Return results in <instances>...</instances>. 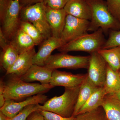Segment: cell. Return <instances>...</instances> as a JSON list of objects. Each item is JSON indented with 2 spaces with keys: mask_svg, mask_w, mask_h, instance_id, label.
Listing matches in <instances>:
<instances>
[{
  "mask_svg": "<svg viewBox=\"0 0 120 120\" xmlns=\"http://www.w3.org/2000/svg\"><path fill=\"white\" fill-rule=\"evenodd\" d=\"M10 75L7 82H4V95L6 100L19 101L35 95L45 94L54 87L50 84L27 82L16 75Z\"/></svg>",
  "mask_w": 120,
  "mask_h": 120,
  "instance_id": "6da1fadb",
  "label": "cell"
},
{
  "mask_svg": "<svg viewBox=\"0 0 120 120\" xmlns=\"http://www.w3.org/2000/svg\"><path fill=\"white\" fill-rule=\"evenodd\" d=\"M80 86L65 88L63 94L54 97L43 105H39V109L52 112L64 117L73 116Z\"/></svg>",
  "mask_w": 120,
  "mask_h": 120,
  "instance_id": "7a4b0ae2",
  "label": "cell"
},
{
  "mask_svg": "<svg viewBox=\"0 0 120 120\" xmlns=\"http://www.w3.org/2000/svg\"><path fill=\"white\" fill-rule=\"evenodd\" d=\"M92 16L88 31L101 28L105 34L109 30H120V23L114 17L105 0H90Z\"/></svg>",
  "mask_w": 120,
  "mask_h": 120,
  "instance_id": "3957f363",
  "label": "cell"
},
{
  "mask_svg": "<svg viewBox=\"0 0 120 120\" xmlns=\"http://www.w3.org/2000/svg\"><path fill=\"white\" fill-rule=\"evenodd\" d=\"M101 28L92 34L82 35L57 49L60 52L82 51L91 54L102 49L106 40Z\"/></svg>",
  "mask_w": 120,
  "mask_h": 120,
  "instance_id": "277c9868",
  "label": "cell"
},
{
  "mask_svg": "<svg viewBox=\"0 0 120 120\" xmlns=\"http://www.w3.org/2000/svg\"><path fill=\"white\" fill-rule=\"evenodd\" d=\"M21 20L32 23L39 30L45 39L52 37L46 16V6L43 2L37 3L21 8Z\"/></svg>",
  "mask_w": 120,
  "mask_h": 120,
  "instance_id": "5b68a950",
  "label": "cell"
},
{
  "mask_svg": "<svg viewBox=\"0 0 120 120\" xmlns=\"http://www.w3.org/2000/svg\"><path fill=\"white\" fill-rule=\"evenodd\" d=\"M90 59V56H72L67 53L60 52L51 55L46 60L45 66L52 70L60 68L88 69Z\"/></svg>",
  "mask_w": 120,
  "mask_h": 120,
  "instance_id": "8992f818",
  "label": "cell"
},
{
  "mask_svg": "<svg viewBox=\"0 0 120 120\" xmlns=\"http://www.w3.org/2000/svg\"><path fill=\"white\" fill-rule=\"evenodd\" d=\"M21 8L20 0H11L3 18L0 20L4 34L10 41L20 28Z\"/></svg>",
  "mask_w": 120,
  "mask_h": 120,
  "instance_id": "52a82bcc",
  "label": "cell"
},
{
  "mask_svg": "<svg viewBox=\"0 0 120 120\" xmlns=\"http://www.w3.org/2000/svg\"><path fill=\"white\" fill-rule=\"evenodd\" d=\"M107 64L98 52L90 54L87 78L97 87L105 85Z\"/></svg>",
  "mask_w": 120,
  "mask_h": 120,
  "instance_id": "ba28073f",
  "label": "cell"
},
{
  "mask_svg": "<svg viewBox=\"0 0 120 120\" xmlns=\"http://www.w3.org/2000/svg\"><path fill=\"white\" fill-rule=\"evenodd\" d=\"M90 21L67 15L60 38L65 44L87 33Z\"/></svg>",
  "mask_w": 120,
  "mask_h": 120,
  "instance_id": "9c48e42d",
  "label": "cell"
},
{
  "mask_svg": "<svg viewBox=\"0 0 120 120\" xmlns=\"http://www.w3.org/2000/svg\"><path fill=\"white\" fill-rule=\"evenodd\" d=\"M48 100L47 96L44 94H40L29 97L20 101L6 100L4 105L0 108V112L8 117L11 118L16 116L24 107L29 105L44 104Z\"/></svg>",
  "mask_w": 120,
  "mask_h": 120,
  "instance_id": "30bf717a",
  "label": "cell"
},
{
  "mask_svg": "<svg viewBox=\"0 0 120 120\" xmlns=\"http://www.w3.org/2000/svg\"><path fill=\"white\" fill-rule=\"evenodd\" d=\"M85 74H73L54 69L53 71L50 84L54 87L57 86L65 88H73L81 86L87 77Z\"/></svg>",
  "mask_w": 120,
  "mask_h": 120,
  "instance_id": "8fae6325",
  "label": "cell"
},
{
  "mask_svg": "<svg viewBox=\"0 0 120 120\" xmlns=\"http://www.w3.org/2000/svg\"><path fill=\"white\" fill-rule=\"evenodd\" d=\"M60 38L52 37L45 39L41 45L38 51L33 59V64L45 66L46 60L51 56L54 50L64 45Z\"/></svg>",
  "mask_w": 120,
  "mask_h": 120,
  "instance_id": "7c38bea8",
  "label": "cell"
},
{
  "mask_svg": "<svg viewBox=\"0 0 120 120\" xmlns=\"http://www.w3.org/2000/svg\"><path fill=\"white\" fill-rule=\"evenodd\" d=\"M68 14L64 8L54 9L46 6V16L52 36L60 38Z\"/></svg>",
  "mask_w": 120,
  "mask_h": 120,
  "instance_id": "4fadbf2b",
  "label": "cell"
},
{
  "mask_svg": "<svg viewBox=\"0 0 120 120\" xmlns=\"http://www.w3.org/2000/svg\"><path fill=\"white\" fill-rule=\"evenodd\" d=\"M34 47L20 54L14 64L6 71V75H13L21 77L33 64V60L36 53Z\"/></svg>",
  "mask_w": 120,
  "mask_h": 120,
  "instance_id": "5bb4252c",
  "label": "cell"
},
{
  "mask_svg": "<svg viewBox=\"0 0 120 120\" xmlns=\"http://www.w3.org/2000/svg\"><path fill=\"white\" fill-rule=\"evenodd\" d=\"M64 9L68 15L90 21L92 12L90 0H69Z\"/></svg>",
  "mask_w": 120,
  "mask_h": 120,
  "instance_id": "9a60e30c",
  "label": "cell"
},
{
  "mask_svg": "<svg viewBox=\"0 0 120 120\" xmlns=\"http://www.w3.org/2000/svg\"><path fill=\"white\" fill-rule=\"evenodd\" d=\"M53 71L45 66L33 64L20 78L22 80L27 82L38 81L41 84H49L51 81Z\"/></svg>",
  "mask_w": 120,
  "mask_h": 120,
  "instance_id": "2e32d148",
  "label": "cell"
},
{
  "mask_svg": "<svg viewBox=\"0 0 120 120\" xmlns=\"http://www.w3.org/2000/svg\"><path fill=\"white\" fill-rule=\"evenodd\" d=\"M9 43L20 53L34 47V41L26 33L19 28L9 41Z\"/></svg>",
  "mask_w": 120,
  "mask_h": 120,
  "instance_id": "e0dca14e",
  "label": "cell"
},
{
  "mask_svg": "<svg viewBox=\"0 0 120 120\" xmlns=\"http://www.w3.org/2000/svg\"><path fill=\"white\" fill-rule=\"evenodd\" d=\"M106 95L104 87H97L77 115L93 111L101 106Z\"/></svg>",
  "mask_w": 120,
  "mask_h": 120,
  "instance_id": "ac0fdd59",
  "label": "cell"
},
{
  "mask_svg": "<svg viewBox=\"0 0 120 120\" xmlns=\"http://www.w3.org/2000/svg\"><path fill=\"white\" fill-rule=\"evenodd\" d=\"M97 87L88 79L87 75V77L80 86L73 116L75 117L77 115L79 110L88 101Z\"/></svg>",
  "mask_w": 120,
  "mask_h": 120,
  "instance_id": "d6986e66",
  "label": "cell"
},
{
  "mask_svg": "<svg viewBox=\"0 0 120 120\" xmlns=\"http://www.w3.org/2000/svg\"><path fill=\"white\" fill-rule=\"evenodd\" d=\"M102 107L107 120H120V101L107 95L105 96Z\"/></svg>",
  "mask_w": 120,
  "mask_h": 120,
  "instance_id": "ffe728a7",
  "label": "cell"
},
{
  "mask_svg": "<svg viewBox=\"0 0 120 120\" xmlns=\"http://www.w3.org/2000/svg\"><path fill=\"white\" fill-rule=\"evenodd\" d=\"M98 52L113 70L119 71L120 69V46L101 49Z\"/></svg>",
  "mask_w": 120,
  "mask_h": 120,
  "instance_id": "44dd1931",
  "label": "cell"
},
{
  "mask_svg": "<svg viewBox=\"0 0 120 120\" xmlns=\"http://www.w3.org/2000/svg\"><path fill=\"white\" fill-rule=\"evenodd\" d=\"M104 87L106 95L114 94L120 89L119 71H114L108 64Z\"/></svg>",
  "mask_w": 120,
  "mask_h": 120,
  "instance_id": "7402d4cb",
  "label": "cell"
},
{
  "mask_svg": "<svg viewBox=\"0 0 120 120\" xmlns=\"http://www.w3.org/2000/svg\"><path fill=\"white\" fill-rule=\"evenodd\" d=\"M19 54L9 43L2 49L0 56V63L2 68L7 71L13 64Z\"/></svg>",
  "mask_w": 120,
  "mask_h": 120,
  "instance_id": "603a6c76",
  "label": "cell"
},
{
  "mask_svg": "<svg viewBox=\"0 0 120 120\" xmlns=\"http://www.w3.org/2000/svg\"><path fill=\"white\" fill-rule=\"evenodd\" d=\"M20 28L32 39L35 45H41L45 40L39 30L30 22L21 20Z\"/></svg>",
  "mask_w": 120,
  "mask_h": 120,
  "instance_id": "cb8c5ba5",
  "label": "cell"
},
{
  "mask_svg": "<svg viewBox=\"0 0 120 120\" xmlns=\"http://www.w3.org/2000/svg\"><path fill=\"white\" fill-rule=\"evenodd\" d=\"M75 117L76 120H107L102 106L93 111L78 114Z\"/></svg>",
  "mask_w": 120,
  "mask_h": 120,
  "instance_id": "d4e9b609",
  "label": "cell"
},
{
  "mask_svg": "<svg viewBox=\"0 0 120 120\" xmlns=\"http://www.w3.org/2000/svg\"><path fill=\"white\" fill-rule=\"evenodd\" d=\"M39 104H33L26 106L16 116L11 118L8 117L7 120H26L32 112L40 110Z\"/></svg>",
  "mask_w": 120,
  "mask_h": 120,
  "instance_id": "484cf974",
  "label": "cell"
},
{
  "mask_svg": "<svg viewBox=\"0 0 120 120\" xmlns=\"http://www.w3.org/2000/svg\"><path fill=\"white\" fill-rule=\"evenodd\" d=\"M120 46V30H111L102 49Z\"/></svg>",
  "mask_w": 120,
  "mask_h": 120,
  "instance_id": "4316f807",
  "label": "cell"
},
{
  "mask_svg": "<svg viewBox=\"0 0 120 120\" xmlns=\"http://www.w3.org/2000/svg\"><path fill=\"white\" fill-rule=\"evenodd\" d=\"M112 15L120 23V0H106Z\"/></svg>",
  "mask_w": 120,
  "mask_h": 120,
  "instance_id": "83f0119b",
  "label": "cell"
},
{
  "mask_svg": "<svg viewBox=\"0 0 120 120\" xmlns=\"http://www.w3.org/2000/svg\"><path fill=\"white\" fill-rule=\"evenodd\" d=\"M69 0H44L43 3L46 7L54 9L64 8Z\"/></svg>",
  "mask_w": 120,
  "mask_h": 120,
  "instance_id": "f1b7e54d",
  "label": "cell"
},
{
  "mask_svg": "<svg viewBox=\"0 0 120 120\" xmlns=\"http://www.w3.org/2000/svg\"><path fill=\"white\" fill-rule=\"evenodd\" d=\"M40 111L43 115L45 120H76L75 117H64L52 112L44 110H40Z\"/></svg>",
  "mask_w": 120,
  "mask_h": 120,
  "instance_id": "f546056e",
  "label": "cell"
},
{
  "mask_svg": "<svg viewBox=\"0 0 120 120\" xmlns=\"http://www.w3.org/2000/svg\"><path fill=\"white\" fill-rule=\"evenodd\" d=\"M11 0H0V19L3 18Z\"/></svg>",
  "mask_w": 120,
  "mask_h": 120,
  "instance_id": "4dcf8cb0",
  "label": "cell"
},
{
  "mask_svg": "<svg viewBox=\"0 0 120 120\" xmlns=\"http://www.w3.org/2000/svg\"><path fill=\"white\" fill-rule=\"evenodd\" d=\"M26 120H45V118L40 110H37L31 113Z\"/></svg>",
  "mask_w": 120,
  "mask_h": 120,
  "instance_id": "1f68e13d",
  "label": "cell"
},
{
  "mask_svg": "<svg viewBox=\"0 0 120 120\" xmlns=\"http://www.w3.org/2000/svg\"><path fill=\"white\" fill-rule=\"evenodd\" d=\"M9 44V41L4 34L1 28H0V46L3 49Z\"/></svg>",
  "mask_w": 120,
  "mask_h": 120,
  "instance_id": "d6a6232c",
  "label": "cell"
},
{
  "mask_svg": "<svg viewBox=\"0 0 120 120\" xmlns=\"http://www.w3.org/2000/svg\"><path fill=\"white\" fill-rule=\"evenodd\" d=\"M44 0H20L21 8L35 4L37 3L43 2Z\"/></svg>",
  "mask_w": 120,
  "mask_h": 120,
  "instance_id": "836d02e7",
  "label": "cell"
},
{
  "mask_svg": "<svg viewBox=\"0 0 120 120\" xmlns=\"http://www.w3.org/2000/svg\"><path fill=\"white\" fill-rule=\"evenodd\" d=\"M4 82L1 80L0 82V108H1L5 103V100L4 95Z\"/></svg>",
  "mask_w": 120,
  "mask_h": 120,
  "instance_id": "e575fe53",
  "label": "cell"
},
{
  "mask_svg": "<svg viewBox=\"0 0 120 120\" xmlns=\"http://www.w3.org/2000/svg\"><path fill=\"white\" fill-rule=\"evenodd\" d=\"M110 96L120 101V89L117 92L112 94H108Z\"/></svg>",
  "mask_w": 120,
  "mask_h": 120,
  "instance_id": "d590c367",
  "label": "cell"
},
{
  "mask_svg": "<svg viewBox=\"0 0 120 120\" xmlns=\"http://www.w3.org/2000/svg\"><path fill=\"white\" fill-rule=\"evenodd\" d=\"M8 117L0 112V120H7Z\"/></svg>",
  "mask_w": 120,
  "mask_h": 120,
  "instance_id": "8d00e7d4",
  "label": "cell"
},
{
  "mask_svg": "<svg viewBox=\"0 0 120 120\" xmlns=\"http://www.w3.org/2000/svg\"><path fill=\"white\" fill-rule=\"evenodd\" d=\"M119 73H120V71H119Z\"/></svg>",
  "mask_w": 120,
  "mask_h": 120,
  "instance_id": "74e56055",
  "label": "cell"
}]
</instances>
